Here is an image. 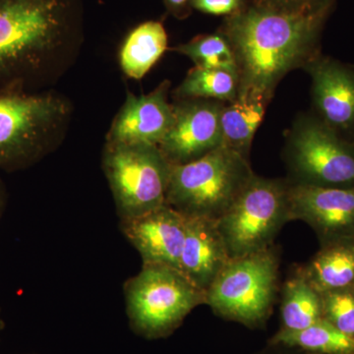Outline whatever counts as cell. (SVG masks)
I'll list each match as a JSON object with an SVG mask.
<instances>
[{
	"label": "cell",
	"mask_w": 354,
	"mask_h": 354,
	"mask_svg": "<svg viewBox=\"0 0 354 354\" xmlns=\"http://www.w3.org/2000/svg\"><path fill=\"white\" fill-rule=\"evenodd\" d=\"M325 13L326 9L288 8L268 2L235 13L225 36L236 60L239 95L271 101L288 72L304 68L318 55L317 39Z\"/></svg>",
	"instance_id": "1"
},
{
	"label": "cell",
	"mask_w": 354,
	"mask_h": 354,
	"mask_svg": "<svg viewBox=\"0 0 354 354\" xmlns=\"http://www.w3.org/2000/svg\"><path fill=\"white\" fill-rule=\"evenodd\" d=\"M254 176L248 158L223 145L193 162L172 165L165 205L184 218L218 221Z\"/></svg>",
	"instance_id": "2"
},
{
	"label": "cell",
	"mask_w": 354,
	"mask_h": 354,
	"mask_svg": "<svg viewBox=\"0 0 354 354\" xmlns=\"http://www.w3.org/2000/svg\"><path fill=\"white\" fill-rule=\"evenodd\" d=\"M130 325L135 333L155 339L183 324L193 309L206 304V292L176 268L143 264L124 285Z\"/></svg>",
	"instance_id": "3"
},
{
	"label": "cell",
	"mask_w": 354,
	"mask_h": 354,
	"mask_svg": "<svg viewBox=\"0 0 354 354\" xmlns=\"http://www.w3.org/2000/svg\"><path fill=\"white\" fill-rule=\"evenodd\" d=\"M279 256L274 245L232 258L206 292L216 315L258 327L269 318L279 291Z\"/></svg>",
	"instance_id": "4"
},
{
	"label": "cell",
	"mask_w": 354,
	"mask_h": 354,
	"mask_svg": "<svg viewBox=\"0 0 354 354\" xmlns=\"http://www.w3.org/2000/svg\"><path fill=\"white\" fill-rule=\"evenodd\" d=\"M102 169L120 220L165 205L172 165L158 146L108 142Z\"/></svg>",
	"instance_id": "5"
},
{
	"label": "cell",
	"mask_w": 354,
	"mask_h": 354,
	"mask_svg": "<svg viewBox=\"0 0 354 354\" xmlns=\"http://www.w3.org/2000/svg\"><path fill=\"white\" fill-rule=\"evenodd\" d=\"M290 181L254 176L216 221L230 259L264 250L290 220Z\"/></svg>",
	"instance_id": "6"
},
{
	"label": "cell",
	"mask_w": 354,
	"mask_h": 354,
	"mask_svg": "<svg viewBox=\"0 0 354 354\" xmlns=\"http://www.w3.org/2000/svg\"><path fill=\"white\" fill-rule=\"evenodd\" d=\"M291 183L354 187V144L316 116L298 118L285 151Z\"/></svg>",
	"instance_id": "7"
},
{
	"label": "cell",
	"mask_w": 354,
	"mask_h": 354,
	"mask_svg": "<svg viewBox=\"0 0 354 354\" xmlns=\"http://www.w3.org/2000/svg\"><path fill=\"white\" fill-rule=\"evenodd\" d=\"M53 0H0V82L34 68L59 29Z\"/></svg>",
	"instance_id": "8"
},
{
	"label": "cell",
	"mask_w": 354,
	"mask_h": 354,
	"mask_svg": "<svg viewBox=\"0 0 354 354\" xmlns=\"http://www.w3.org/2000/svg\"><path fill=\"white\" fill-rule=\"evenodd\" d=\"M64 114V102L53 95L0 90V169L36 158Z\"/></svg>",
	"instance_id": "9"
},
{
	"label": "cell",
	"mask_w": 354,
	"mask_h": 354,
	"mask_svg": "<svg viewBox=\"0 0 354 354\" xmlns=\"http://www.w3.org/2000/svg\"><path fill=\"white\" fill-rule=\"evenodd\" d=\"M227 102L205 99H179L174 106V122L160 142L172 165H184L223 146L221 109Z\"/></svg>",
	"instance_id": "10"
},
{
	"label": "cell",
	"mask_w": 354,
	"mask_h": 354,
	"mask_svg": "<svg viewBox=\"0 0 354 354\" xmlns=\"http://www.w3.org/2000/svg\"><path fill=\"white\" fill-rule=\"evenodd\" d=\"M288 200L290 220L307 223L321 244L353 236L354 187H318L290 181Z\"/></svg>",
	"instance_id": "11"
},
{
	"label": "cell",
	"mask_w": 354,
	"mask_h": 354,
	"mask_svg": "<svg viewBox=\"0 0 354 354\" xmlns=\"http://www.w3.org/2000/svg\"><path fill=\"white\" fill-rule=\"evenodd\" d=\"M319 118L337 134L354 133V68L317 55L305 65Z\"/></svg>",
	"instance_id": "12"
},
{
	"label": "cell",
	"mask_w": 354,
	"mask_h": 354,
	"mask_svg": "<svg viewBox=\"0 0 354 354\" xmlns=\"http://www.w3.org/2000/svg\"><path fill=\"white\" fill-rule=\"evenodd\" d=\"M121 232L138 251L143 264L179 270L186 218L167 205L136 218L120 220Z\"/></svg>",
	"instance_id": "13"
},
{
	"label": "cell",
	"mask_w": 354,
	"mask_h": 354,
	"mask_svg": "<svg viewBox=\"0 0 354 354\" xmlns=\"http://www.w3.org/2000/svg\"><path fill=\"white\" fill-rule=\"evenodd\" d=\"M167 81L148 95L128 94L109 132L111 143L160 145L174 122Z\"/></svg>",
	"instance_id": "14"
},
{
	"label": "cell",
	"mask_w": 354,
	"mask_h": 354,
	"mask_svg": "<svg viewBox=\"0 0 354 354\" xmlns=\"http://www.w3.org/2000/svg\"><path fill=\"white\" fill-rule=\"evenodd\" d=\"M230 259L216 221L186 218L179 271L191 283L207 292Z\"/></svg>",
	"instance_id": "15"
},
{
	"label": "cell",
	"mask_w": 354,
	"mask_h": 354,
	"mask_svg": "<svg viewBox=\"0 0 354 354\" xmlns=\"http://www.w3.org/2000/svg\"><path fill=\"white\" fill-rule=\"evenodd\" d=\"M295 272L319 293L354 288V235L321 244L313 258Z\"/></svg>",
	"instance_id": "16"
},
{
	"label": "cell",
	"mask_w": 354,
	"mask_h": 354,
	"mask_svg": "<svg viewBox=\"0 0 354 354\" xmlns=\"http://www.w3.org/2000/svg\"><path fill=\"white\" fill-rule=\"evenodd\" d=\"M267 102L252 95H239L221 109L223 145L248 158L254 135L264 118Z\"/></svg>",
	"instance_id": "17"
},
{
	"label": "cell",
	"mask_w": 354,
	"mask_h": 354,
	"mask_svg": "<svg viewBox=\"0 0 354 354\" xmlns=\"http://www.w3.org/2000/svg\"><path fill=\"white\" fill-rule=\"evenodd\" d=\"M167 48L164 26L149 21L133 30L120 53L121 69L132 79L143 78L157 64Z\"/></svg>",
	"instance_id": "18"
},
{
	"label": "cell",
	"mask_w": 354,
	"mask_h": 354,
	"mask_svg": "<svg viewBox=\"0 0 354 354\" xmlns=\"http://www.w3.org/2000/svg\"><path fill=\"white\" fill-rule=\"evenodd\" d=\"M281 329H306L322 319L320 293L295 272L281 288Z\"/></svg>",
	"instance_id": "19"
},
{
	"label": "cell",
	"mask_w": 354,
	"mask_h": 354,
	"mask_svg": "<svg viewBox=\"0 0 354 354\" xmlns=\"http://www.w3.org/2000/svg\"><path fill=\"white\" fill-rule=\"evenodd\" d=\"M271 344L308 354H354V337L344 334L323 318L306 329L279 330L272 337Z\"/></svg>",
	"instance_id": "20"
},
{
	"label": "cell",
	"mask_w": 354,
	"mask_h": 354,
	"mask_svg": "<svg viewBox=\"0 0 354 354\" xmlns=\"http://www.w3.org/2000/svg\"><path fill=\"white\" fill-rule=\"evenodd\" d=\"M239 91V78L234 72L194 67L177 88L176 95L178 99L230 102L236 99Z\"/></svg>",
	"instance_id": "21"
},
{
	"label": "cell",
	"mask_w": 354,
	"mask_h": 354,
	"mask_svg": "<svg viewBox=\"0 0 354 354\" xmlns=\"http://www.w3.org/2000/svg\"><path fill=\"white\" fill-rule=\"evenodd\" d=\"M174 50L190 58L195 67L225 69L239 75L234 50L225 34L198 37L189 43L177 46Z\"/></svg>",
	"instance_id": "22"
},
{
	"label": "cell",
	"mask_w": 354,
	"mask_h": 354,
	"mask_svg": "<svg viewBox=\"0 0 354 354\" xmlns=\"http://www.w3.org/2000/svg\"><path fill=\"white\" fill-rule=\"evenodd\" d=\"M322 318L354 337V288L320 293Z\"/></svg>",
	"instance_id": "23"
},
{
	"label": "cell",
	"mask_w": 354,
	"mask_h": 354,
	"mask_svg": "<svg viewBox=\"0 0 354 354\" xmlns=\"http://www.w3.org/2000/svg\"><path fill=\"white\" fill-rule=\"evenodd\" d=\"M193 6L212 15H228L239 10L241 0H193Z\"/></svg>",
	"instance_id": "24"
},
{
	"label": "cell",
	"mask_w": 354,
	"mask_h": 354,
	"mask_svg": "<svg viewBox=\"0 0 354 354\" xmlns=\"http://www.w3.org/2000/svg\"><path fill=\"white\" fill-rule=\"evenodd\" d=\"M265 2L277 6L288 7V8L307 7V8L326 9L328 6L327 0H266Z\"/></svg>",
	"instance_id": "25"
},
{
	"label": "cell",
	"mask_w": 354,
	"mask_h": 354,
	"mask_svg": "<svg viewBox=\"0 0 354 354\" xmlns=\"http://www.w3.org/2000/svg\"><path fill=\"white\" fill-rule=\"evenodd\" d=\"M167 3L172 7H181L183 6L188 0H167Z\"/></svg>",
	"instance_id": "26"
},
{
	"label": "cell",
	"mask_w": 354,
	"mask_h": 354,
	"mask_svg": "<svg viewBox=\"0 0 354 354\" xmlns=\"http://www.w3.org/2000/svg\"><path fill=\"white\" fill-rule=\"evenodd\" d=\"M3 327H4V323L1 319V314H0V332H1L2 329H3Z\"/></svg>",
	"instance_id": "27"
},
{
	"label": "cell",
	"mask_w": 354,
	"mask_h": 354,
	"mask_svg": "<svg viewBox=\"0 0 354 354\" xmlns=\"http://www.w3.org/2000/svg\"><path fill=\"white\" fill-rule=\"evenodd\" d=\"M1 205H2V194H1V187H0V212H1Z\"/></svg>",
	"instance_id": "28"
}]
</instances>
